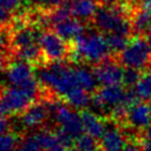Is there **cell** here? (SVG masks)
<instances>
[{"label": "cell", "instance_id": "1", "mask_svg": "<svg viewBox=\"0 0 151 151\" xmlns=\"http://www.w3.org/2000/svg\"><path fill=\"white\" fill-rule=\"evenodd\" d=\"M37 77L41 85L60 97H65L75 88H80L76 67L68 66L61 61H53L41 67Z\"/></svg>", "mask_w": 151, "mask_h": 151}, {"label": "cell", "instance_id": "2", "mask_svg": "<svg viewBox=\"0 0 151 151\" xmlns=\"http://www.w3.org/2000/svg\"><path fill=\"white\" fill-rule=\"evenodd\" d=\"M110 47L107 38L99 32L82 33L80 37L72 41L71 58L76 62L99 63L108 59Z\"/></svg>", "mask_w": 151, "mask_h": 151}, {"label": "cell", "instance_id": "3", "mask_svg": "<svg viewBox=\"0 0 151 151\" xmlns=\"http://www.w3.org/2000/svg\"><path fill=\"white\" fill-rule=\"evenodd\" d=\"M97 28L106 33H121L128 36L132 32L131 20L127 17L121 6L107 4L98 8L93 17Z\"/></svg>", "mask_w": 151, "mask_h": 151}, {"label": "cell", "instance_id": "4", "mask_svg": "<svg viewBox=\"0 0 151 151\" xmlns=\"http://www.w3.org/2000/svg\"><path fill=\"white\" fill-rule=\"evenodd\" d=\"M45 102L47 104L53 120L59 124L60 130L66 132L75 140L85 132L81 114L77 112L75 108H69L65 104L55 99H49Z\"/></svg>", "mask_w": 151, "mask_h": 151}, {"label": "cell", "instance_id": "5", "mask_svg": "<svg viewBox=\"0 0 151 151\" xmlns=\"http://www.w3.org/2000/svg\"><path fill=\"white\" fill-rule=\"evenodd\" d=\"M119 60L124 68L142 70L151 63V46L145 38L134 37L119 53Z\"/></svg>", "mask_w": 151, "mask_h": 151}, {"label": "cell", "instance_id": "6", "mask_svg": "<svg viewBox=\"0 0 151 151\" xmlns=\"http://www.w3.org/2000/svg\"><path fill=\"white\" fill-rule=\"evenodd\" d=\"M6 79L10 86L26 88L38 93L39 92V80L35 75L33 69L29 62L19 59L14 61L7 68Z\"/></svg>", "mask_w": 151, "mask_h": 151}, {"label": "cell", "instance_id": "7", "mask_svg": "<svg viewBox=\"0 0 151 151\" xmlns=\"http://www.w3.org/2000/svg\"><path fill=\"white\" fill-rule=\"evenodd\" d=\"M39 46L42 56L48 61H61L70 52V48L67 46L66 40L62 39L55 31H43L39 36Z\"/></svg>", "mask_w": 151, "mask_h": 151}, {"label": "cell", "instance_id": "8", "mask_svg": "<svg viewBox=\"0 0 151 151\" xmlns=\"http://www.w3.org/2000/svg\"><path fill=\"white\" fill-rule=\"evenodd\" d=\"M37 94L26 88L10 86L4 90L1 99L9 113H22L33 104Z\"/></svg>", "mask_w": 151, "mask_h": 151}, {"label": "cell", "instance_id": "9", "mask_svg": "<svg viewBox=\"0 0 151 151\" xmlns=\"http://www.w3.org/2000/svg\"><path fill=\"white\" fill-rule=\"evenodd\" d=\"M126 94L127 91L121 87V85L102 86V88L93 93L91 104L97 109H110V111L119 104H124L130 109L126 104Z\"/></svg>", "mask_w": 151, "mask_h": 151}, {"label": "cell", "instance_id": "10", "mask_svg": "<svg viewBox=\"0 0 151 151\" xmlns=\"http://www.w3.org/2000/svg\"><path fill=\"white\" fill-rule=\"evenodd\" d=\"M94 76L98 83L102 86L122 85L124 69L120 62L106 59L104 61L97 63L93 67Z\"/></svg>", "mask_w": 151, "mask_h": 151}, {"label": "cell", "instance_id": "11", "mask_svg": "<svg viewBox=\"0 0 151 151\" xmlns=\"http://www.w3.org/2000/svg\"><path fill=\"white\" fill-rule=\"evenodd\" d=\"M49 116H50V111L48 109L47 104L46 102H36L21 113L20 123L26 129L32 130V129H36L43 124Z\"/></svg>", "mask_w": 151, "mask_h": 151}, {"label": "cell", "instance_id": "12", "mask_svg": "<svg viewBox=\"0 0 151 151\" xmlns=\"http://www.w3.org/2000/svg\"><path fill=\"white\" fill-rule=\"evenodd\" d=\"M126 122L137 130H145L151 124V107L147 102H136L128 111Z\"/></svg>", "mask_w": 151, "mask_h": 151}, {"label": "cell", "instance_id": "13", "mask_svg": "<svg viewBox=\"0 0 151 151\" xmlns=\"http://www.w3.org/2000/svg\"><path fill=\"white\" fill-rule=\"evenodd\" d=\"M52 28L57 35H59L66 41H73L85 33V24L82 20L72 16L52 26Z\"/></svg>", "mask_w": 151, "mask_h": 151}, {"label": "cell", "instance_id": "14", "mask_svg": "<svg viewBox=\"0 0 151 151\" xmlns=\"http://www.w3.org/2000/svg\"><path fill=\"white\" fill-rule=\"evenodd\" d=\"M127 139L118 127H109L100 138V151H123Z\"/></svg>", "mask_w": 151, "mask_h": 151}, {"label": "cell", "instance_id": "15", "mask_svg": "<svg viewBox=\"0 0 151 151\" xmlns=\"http://www.w3.org/2000/svg\"><path fill=\"white\" fill-rule=\"evenodd\" d=\"M39 36L40 32L35 27L21 24L20 27H14L11 37V45L16 48V50L28 47L35 43H39Z\"/></svg>", "mask_w": 151, "mask_h": 151}, {"label": "cell", "instance_id": "16", "mask_svg": "<svg viewBox=\"0 0 151 151\" xmlns=\"http://www.w3.org/2000/svg\"><path fill=\"white\" fill-rule=\"evenodd\" d=\"M65 5L72 17L80 20L93 18L98 10V2L96 0H66Z\"/></svg>", "mask_w": 151, "mask_h": 151}, {"label": "cell", "instance_id": "17", "mask_svg": "<svg viewBox=\"0 0 151 151\" xmlns=\"http://www.w3.org/2000/svg\"><path fill=\"white\" fill-rule=\"evenodd\" d=\"M80 114L86 133L92 136L96 139H100L107 129L102 118L90 110H83Z\"/></svg>", "mask_w": 151, "mask_h": 151}, {"label": "cell", "instance_id": "18", "mask_svg": "<svg viewBox=\"0 0 151 151\" xmlns=\"http://www.w3.org/2000/svg\"><path fill=\"white\" fill-rule=\"evenodd\" d=\"M36 136L43 151H67L69 148L58 131H40Z\"/></svg>", "mask_w": 151, "mask_h": 151}, {"label": "cell", "instance_id": "19", "mask_svg": "<svg viewBox=\"0 0 151 151\" xmlns=\"http://www.w3.org/2000/svg\"><path fill=\"white\" fill-rule=\"evenodd\" d=\"M67 104L75 109H83L91 102L89 91L82 88H75L63 97Z\"/></svg>", "mask_w": 151, "mask_h": 151}, {"label": "cell", "instance_id": "20", "mask_svg": "<svg viewBox=\"0 0 151 151\" xmlns=\"http://www.w3.org/2000/svg\"><path fill=\"white\" fill-rule=\"evenodd\" d=\"M132 31L136 33L148 32L151 28V10L139 8L134 11L131 18Z\"/></svg>", "mask_w": 151, "mask_h": 151}, {"label": "cell", "instance_id": "21", "mask_svg": "<svg viewBox=\"0 0 151 151\" xmlns=\"http://www.w3.org/2000/svg\"><path fill=\"white\" fill-rule=\"evenodd\" d=\"M16 53H17L19 59L24 60V61L29 62V63L39 61L41 59V57H43L39 43H35V45L28 46V47L17 49Z\"/></svg>", "mask_w": 151, "mask_h": 151}, {"label": "cell", "instance_id": "22", "mask_svg": "<svg viewBox=\"0 0 151 151\" xmlns=\"http://www.w3.org/2000/svg\"><path fill=\"white\" fill-rule=\"evenodd\" d=\"M134 91L139 99L143 101L151 100V71L141 75L137 85L134 86Z\"/></svg>", "mask_w": 151, "mask_h": 151}, {"label": "cell", "instance_id": "23", "mask_svg": "<svg viewBox=\"0 0 151 151\" xmlns=\"http://www.w3.org/2000/svg\"><path fill=\"white\" fill-rule=\"evenodd\" d=\"M76 149L80 151H97L100 150L99 143L96 141V138L88 133H82L75 140Z\"/></svg>", "mask_w": 151, "mask_h": 151}, {"label": "cell", "instance_id": "24", "mask_svg": "<svg viewBox=\"0 0 151 151\" xmlns=\"http://www.w3.org/2000/svg\"><path fill=\"white\" fill-rule=\"evenodd\" d=\"M107 40H108L111 52L120 53L124 48L127 47L128 42H129V37L121 35V33H109Z\"/></svg>", "mask_w": 151, "mask_h": 151}, {"label": "cell", "instance_id": "25", "mask_svg": "<svg viewBox=\"0 0 151 151\" xmlns=\"http://www.w3.org/2000/svg\"><path fill=\"white\" fill-rule=\"evenodd\" d=\"M19 147V138L16 133L6 132L0 134V151H16Z\"/></svg>", "mask_w": 151, "mask_h": 151}, {"label": "cell", "instance_id": "26", "mask_svg": "<svg viewBox=\"0 0 151 151\" xmlns=\"http://www.w3.org/2000/svg\"><path fill=\"white\" fill-rule=\"evenodd\" d=\"M17 151H43L36 134L28 136L19 143Z\"/></svg>", "mask_w": 151, "mask_h": 151}, {"label": "cell", "instance_id": "27", "mask_svg": "<svg viewBox=\"0 0 151 151\" xmlns=\"http://www.w3.org/2000/svg\"><path fill=\"white\" fill-rule=\"evenodd\" d=\"M139 71L140 70L132 69V68H126L124 75H123V83L128 87H134L141 77V73Z\"/></svg>", "mask_w": 151, "mask_h": 151}, {"label": "cell", "instance_id": "28", "mask_svg": "<svg viewBox=\"0 0 151 151\" xmlns=\"http://www.w3.org/2000/svg\"><path fill=\"white\" fill-rule=\"evenodd\" d=\"M138 141L141 146L142 151H151V124L145 130H142V133L140 134Z\"/></svg>", "mask_w": 151, "mask_h": 151}, {"label": "cell", "instance_id": "29", "mask_svg": "<svg viewBox=\"0 0 151 151\" xmlns=\"http://www.w3.org/2000/svg\"><path fill=\"white\" fill-rule=\"evenodd\" d=\"M35 4L40 7L47 8V9H55L57 7H60L65 4L66 0H32Z\"/></svg>", "mask_w": 151, "mask_h": 151}, {"label": "cell", "instance_id": "30", "mask_svg": "<svg viewBox=\"0 0 151 151\" xmlns=\"http://www.w3.org/2000/svg\"><path fill=\"white\" fill-rule=\"evenodd\" d=\"M10 17V10L5 6L2 0H0V26L8 22Z\"/></svg>", "mask_w": 151, "mask_h": 151}, {"label": "cell", "instance_id": "31", "mask_svg": "<svg viewBox=\"0 0 151 151\" xmlns=\"http://www.w3.org/2000/svg\"><path fill=\"white\" fill-rule=\"evenodd\" d=\"M123 151H142V149L137 139L134 141H128L126 147H124V149H123Z\"/></svg>", "mask_w": 151, "mask_h": 151}, {"label": "cell", "instance_id": "32", "mask_svg": "<svg viewBox=\"0 0 151 151\" xmlns=\"http://www.w3.org/2000/svg\"><path fill=\"white\" fill-rule=\"evenodd\" d=\"M2 2L5 4V6L10 11H12V10L18 8L20 4L22 2V0H2Z\"/></svg>", "mask_w": 151, "mask_h": 151}, {"label": "cell", "instance_id": "33", "mask_svg": "<svg viewBox=\"0 0 151 151\" xmlns=\"http://www.w3.org/2000/svg\"><path fill=\"white\" fill-rule=\"evenodd\" d=\"M9 128H10V124L8 122V120L5 118H0V134L8 132Z\"/></svg>", "mask_w": 151, "mask_h": 151}, {"label": "cell", "instance_id": "34", "mask_svg": "<svg viewBox=\"0 0 151 151\" xmlns=\"http://www.w3.org/2000/svg\"><path fill=\"white\" fill-rule=\"evenodd\" d=\"M8 113L9 112H8V110L6 108L4 101H2V99H0V118H5Z\"/></svg>", "mask_w": 151, "mask_h": 151}, {"label": "cell", "instance_id": "35", "mask_svg": "<svg viewBox=\"0 0 151 151\" xmlns=\"http://www.w3.org/2000/svg\"><path fill=\"white\" fill-rule=\"evenodd\" d=\"M6 69V60L4 56H1L0 55V75L4 72V70Z\"/></svg>", "mask_w": 151, "mask_h": 151}, {"label": "cell", "instance_id": "36", "mask_svg": "<svg viewBox=\"0 0 151 151\" xmlns=\"http://www.w3.org/2000/svg\"><path fill=\"white\" fill-rule=\"evenodd\" d=\"M5 45H6V37L5 35L0 31V48L5 47Z\"/></svg>", "mask_w": 151, "mask_h": 151}, {"label": "cell", "instance_id": "37", "mask_svg": "<svg viewBox=\"0 0 151 151\" xmlns=\"http://www.w3.org/2000/svg\"><path fill=\"white\" fill-rule=\"evenodd\" d=\"M147 40H148V42H149V45L151 46V28L148 30V32H147Z\"/></svg>", "mask_w": 151, "mask_h": 151}, {"label": "cell", "instance_id": "38", "mask_svg": "<svg viewBox=\"0 0 151 151\" xmlns=\"http://www.w3.org/2000/svg\"><path fill=\"white\" fill-rule=\"evenodd\" d=\"M149 104H150V107H151V100H150V101H149Z\"/></svg>", "mask_w": 151, "mask_h": 151}, {"label": "cell", "instance_id": "39", "mask_svg": "<svg viewBox=\"0 0 151 151\" xmlns=\"http://www.w3.org/2000/svg\"><path fill=\"white\" fill-rule=\"evenodd\" d=\"M72 151H80V150H78V149H76V150H72Z\"/></svg>", "mask_w": 151, "mask_h": 151}, {"label": "cell", "instance_id": "40", "mask_svg": "<svg viewBox=\"0 0 151 151\" xmlns=\"http://www.w3.org/2000/svg\"><path fill=\"white\" fill-rule=\"evenodd\" d=\"M150 71H151V66H150Z\"/></svg>", "mask_w": 151, "mask_h": 151}, {"label": "cell", "instance_id": "41", "mask_svg": "<svg viewBox=\"0 0 151 151\" xmlns=\"http://www.w3.org/2000/svg\"><path fill=\"white\" fill-rule=\"evenodd\" d=\"M109 1H112V0H109Z\"/></svg>", "mask_w": 151, "mask_h": 151}, {"label": "cell", "instance_id": "42", "mask_svg": "<svg viewBox=\"0 0 151 151\" xmlns=\"http://www.w3.org/2000/svg\"><path fill=\"white\" fill-rule=\"evenodd\" d=\"M136 1H139V0H136Z\"/></svg>", "mask_w": 151, "mask_h": 151}]
</instances>
